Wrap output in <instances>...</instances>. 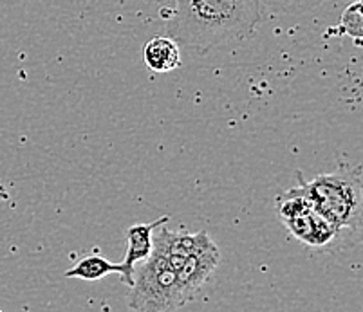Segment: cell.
I'll return each mask as SVG.
<instances>
[{
    "instance_id": "9c48e42d",
    "label": "cell",
    "mask_w": 363,
    "mask_h": 312,
    "mask_svg": "<svg viewBox=\"0 0 363 312\" xmlns=\"http://www.w3.org/2000/svg\"><path fill=\"white\" fill-rule=\"evenodd\" d=\"M116 272L120 275V278L123 280L125 277V267L123 264H114V262H108L107 258H104L101 255H89L85 258H82L78 264L72 265L71 269L65 271V278H80V280L85 282H96L100 278L107 277V275H112Z\"/></svg>"
},
{
    "instance_id": "ba28073f",
    "label": "cell",
    "mask_w": 363,
    "mask_h": 312,
    "mask_svg": "<svg viewBox=\"0 0 363 312\" xmlns=\"http://www.w3.org/2000/svg\"><path fill=\"white\" fill-rule=\"evenodd\" d=\"M143 60L154 72L174 71L181 65L179 45L168 36H154L145 44Z\"/></svg>"
},
{
    "instance_id": "277c9868",
    "label": "cell",
    "mask_w": 363,
    "mask_h": 312,
    "mask_svg": "<svg viewBox=\"0 0 363 312\" xmlns=\"http://www.w3.org/2000/svg\"><path fill=\"white\" fill-rule=\"evenodd\" d=\"M275 208L286 228L303 244L323 248L331 244L338 235V229L325 216L320 215L308 197L303 195L300 185L280 193L275 200Z\"/></svg>"
},
{
    "instance_id": "30bf717a",
    "label": "cell",
    "mask_w": 363,
    "mask_h": 312,
    "mask_svg": "<svg viewBox=\"0 0 363 312\" xmlns=\"http://www.w3.org/2000/svg\"><path fill=\"white\" fill-rule=\"evenodd\" d=\"M342 38V36H349L354 40L356 45H362L363 38V6L362 0H354L352 4L343 9L340 22L336 28H331L325 33V38Z\"/></svg>"
},
{
    "instance_id": "8992f818",
    "label": "cell",
    "mask_w": 363,
    "mask_h": 312,
    "mask_svg": "<svg viewBox=\"0 0 363 312\" xmlns=\"http://www.w3.org/2000/svg\"><path fill=\"white\" fill-rule=\"evenodd\" d=\"M170 216L164 215L161 219L154 220L150 224H134L127 229V253H125V260L121 262L125 267L123 284L130 287L132 280H134V269L140 262L148 258L154 249V229L160 224H167Z\"/></svg>"
},
{
    "instance_id": "52a82bcc",
    "label": "cell",
    "mask_w": 363,
    "mask_h": 312,
    "mask_svg": "<svg viewBox=\"0 0 363 312\" xmlns=\"http://www.w3.org/2000/svg\"><path fill=\"white\" fill-rule=\"evenodd\" d=\"M199 236L201 231L194 233V235L184 231L174 233L164 224H160L154 229V235H152V238H154V251L164 256L168 264L177 271L184 262V258L196 248Z\"/></svg>"
},
{
    "instance_id": "7a4b0ae2",
    "label": "cell",
    "mask_w": 363,
    "mask_h": 312,
    "mask_svg": "<svg viewBox=\"0 0 363 312\" xmlns=\"http://www.w3.org/2000/svg\"><path fill=\"white\" fill-rule=\"evenodd\" d=\"M303 195L336 229H358L362 224V177L358 168L340 166L336 172L298 180Z\"/></svg>"
},
{
    "instance_id": "8fae6325",
    "label": "cell",
    "mask_w": 363,
    "mask_h": 312,
    "mask_svg": "<svg viewBox=\"0 0 363 312\" xmlns=\"http://www.w3.org/2000/svg\"><path fill=\"white\" fill-rule=\"evenodd\" d=\"M267 8L284 15H302L320 8L325 0H262Z\"/></svg>"
},
{
    "instance_id": "3957f363",
    "label": "cell",
    "mask_w": 363,
    "mask_h": 312,
    "mask_svg": "<svg viewBox=\"0 0 363 312\" xmlns=\"http://www.w3.org/2000/svg\"><path fill=\"white\" fill-rule=\"evenodd\" d=\"M134 269L128 308L141 312H164L184 307L177 287V272L164 256L152 249L150 256Z\"/></svg>"
},
{
    "instance_id": "5b68a950",
    "label": "cell",
    "mask_w": 363,
    "mask_h": 312,
    "mask_svg": "<svg viewBox=\"0 0 363 312\" xmlns=\"http://www.w3.org/2000/svg\"><path fill=\"white\" fill-rule=\"evenodd\" d=\"M220 262V253L216 242L210 238L206 231H201L199 241L190 255L184 258L181 267L177 269V287L184 304L194 301L199 296L201 289Z\"/></svg>"
},
{
    "instance_id": "6da1fadb",
    "label": "cell",
    "mask_w": 363,
    "mask_h": 312,
    "mask_svg": "<svg viewBox=\"0 0 363 312\" xmlns=\"http://www.w3.org/2000/svg\"><path fill=\"white\" fill-rule=\"evenodd\" d=\"M163 16L168 38L208 52L252 38L262 21V0H176V8Z\"/></svg>"
}]
</instances>
